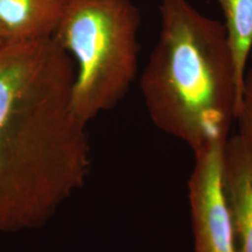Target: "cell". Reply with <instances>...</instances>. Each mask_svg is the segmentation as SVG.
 <instances>
[{
	"label": "cell",
	"instance_id": "6da1fadb",
	"mask_svg": "<svg viewBox=\"0 0 252 252\" xmlns=\"http://www.w3.org/2000/svg\"><path fill=\"white\" fill-rule=\"evenodd\" d=\"M74 78L53 36L0 48V232L44 225L85 182L90 147Z\"/></svg>",
	"mask_w": 252,
	"mask_h": 252
},
{
	"label": "cell",
	"instance_id": "7a4b0ae2",
	"mask_svg": "<svg viewBox=\"0 0 252 252\" xmlns=\"http://www.w3.org/2000/svg\"><path fill=\"white\" fill-rule=\"evenodd\" d=\"M158 42L141 77L154 125L194 154L227 139L237 108L234 60L224 24L188 0H162Z\"/></svg>",
	"mask_w": 252,
	"mask_h": 252
},
{
	"label": "cell",
	"instance_id": "3957f363",
	"mask_svg": "<svg viewBox=\"0 0 252 252\" xmlns=\"http://www.w3.org/2000/svg\"><path fill=\"white\" fill-rule=\"evenodd\" d=\"M139 10L131 0H66L53 37L77 63L71 104L83 122L110 109L137 70Z\"/></svg>",
	"mask_w": 252,
	"mask_h": 252
},
{
	"label": "cell",
	"instance_id": "277c9868",
	"mask_svg": "<svg viewBox=\"0 0 252 252\" xmlns=\"http://www.w3.org/2000/svg\"><path fill=\"white\" fill-rule=\"evenodd\" d=\"M227 139L212 141L194 154L188 184L194 252H237L222 179Z\"/></svg>",
	"mask_w": 252,
	"mask_h": 252
},
{
	"label": "cell",
	"instance_id": "5b68a950",
	"mask_svg": "<svg viewBox=\"0 0 252 252\" xmlns=\"http://www.w3.org/2000/svg\"><path fill=\"white\" fill-rule=\"evenodd\" d=\"M222 179L237 252H252V156L238 135L226 140Z\"/></svg>",
	"mask_w": 252,
	"mask_h": 252
},
{
	"label": "cell",
	"instance_id": "8992f818",
	"mask_svg": "<svg viewBox=\"0 0 252 252\" xmlns=\"http://www.w3.org/2000/svg\"><path fill=\"white\" fill-rule=\"evenodd\" d=\"M66 0H0V31L6 42L53 36Z\"/></svg>",
	"mask_w": 252,
	"mask_h": 252
},
{
	"label": "cell",
	"instance_id": "52a82bcc",
	"mask_svg": "<svg viewBox=\"0 0 252 252\" xmlns=\"http://www.w3.org/2000/svg\"><path fill=\"white\" fill-rule=\"evenodd\" d=\"M225 17L226 33L234 60L237 108L241 103L244 78L252 53V0H218Z\"/></svg>",
	"mask_w": 252,
	"mask_h": 252
},
{
	"label": "cell",
	"instance_id": "ba28073f",
	"mask_svg": "<svg viewBox=\"0 0 252 252\" xmlns=\"http://www.w3.org/2000/svg\"><path fill=\"white\" fill-rule=\"evenodd\" d=\"M235 119L239 123L238 135L252 156V53L245 74L241 103Z\"/></svg>",
	"mask_w": 252,
	"mask_h": 252
},
{
	"label": "cell",
	"instance_id": "9c48e42d",
	"mask_svg": "<svg viewBox=\"0 0 252 252\" xmlns=\"http://www.w3.org/2000/svg\"><path fill=\"white\" fill-rule=\"evenodd\" d=\"M6 43H7V42H6V39H5V37L3 36L2 32L0 31V48L4 45V44H6Z\"/></svg>",
	"mask_w": 252,
	"mask_h": 252
}]
</instances>
